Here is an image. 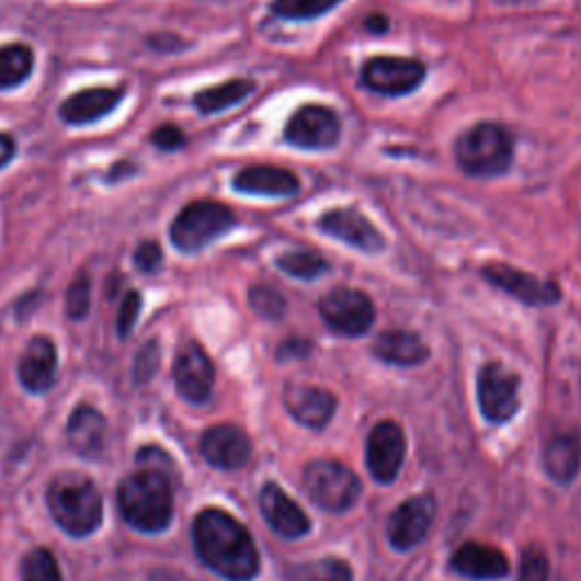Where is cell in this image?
Listing matches in <instances>:
<instances>
[{"label":"cell","mask_w":581,"mask_h":581,"mask_svg":"<svg viewBox=\"0 0 581 581\" xmlns=\"http://www.w3.org/2000/svg\"><path fill=\"white\" fill-rule=\"evenodd\" d=\"M21 581H61L57 559L44 547L27 552L21 563Z\"/></svg>","instance_id":"cell-31"},{"label":"cell","mask_w":581,"mask_h":581,"mask_svg":"<svg viewBox=\"0 0 581 581\" xmlns=\"http://www.w3.org/2000/svg\"><path fill=\"white\" fill-rule=\"evenodd\" d=\"M543 466L550 479L570 483L581 466V441L574 434H557L543 449Z\"/></svg>","instance_id":"cell-25"},{"label":"cell","mask_w":581,"mask_h":581,"mask_svg":"<svg viewBox=\"0 0 581 581\" xmlns=\"http://www.w3.org/2000/svg\"><path fill=\"white\" fill-rule=\"evenodd\" d=\"M519 581H550V561L540 547H527L523 552Z\"/></svg>","instance_id":"cell-34"},{"label":"cell","mask_w":581,"mask_h":581,"mask_svg":"<svg viewBox=\"0 0 581 581\" xmlns=\"http://www.w3.org/2000/svg\"><path fill=\"white\" fill-rule=\"evenodd\" d=\"M248 300H250V307L254 309V314H260L266 320H277L286 311L284 296L271 286H252L250 294H248Z\"/></svg>","instance_id":"cell-32"},{"label":"cell","mask_w":581,"mask_h":581,"mask_svg":"<svg viewBox=\"0 0 581 581\" xmlns=\"http://www.w3.org/2000/svg\"><path fill=\"white\" fill-rule=\"evenodd\" d=\"M235 189L241 193H250V196H294L300 189V180L284 169L277 167H248L237 173Z\"/></svg>","instance_id":"cell-22"},{"label":"cell","mask_w":581,"mask_h":581,"mask_svg":"<svg viewBox=\"0 0 581 581\" xmlns=\"http://www.w3.org/2000/svg\"><path fill=\"white\" fill-rule=\"evenodd\" d=\"M343 0H273L271 10L282 19H316L334 10Z\"/></svg>","instance_id":"cell-30"},{"label":"cell","mask_w":581,"mask_h":581,"mask_svg":"<svg viewBox=\"0 0 581 581\" xmlns=\"http://www.w3.org/2000/svg\"><path fill=\"white\" fill-rule=\"evenodd\" d=\"M405 462V434L398 423L381 421L366 443V464L379 483L396 481Z\"/></svg>","instance_id":"cell-15"},{"label":"cell","mask_w":581,"mask_h":581,"mask_svg":"<svg viewBox=\"0 0 581 581\" xmlns=\"http://www.w3.org/2000/svg\"><path fill=\"white\" fill-rule=\"evenodd\" d=\"M203 457L220 470H239L252 455V443L243 430L235 425H216L201 441Z\"/></svg>","instance_id":"cell-17"},{"label":"cell","mask_w":581,"mask_h":581,"mask_svg":"<svg viewBox=\"0 0 581 581\" xmlns=\"http://www.w3.org/2000/svg\"><path fill=\"white\" fill-rule=\"evenodd\" d=\"M57 377V350L50 339L35 337L19 362V379L30 394H46Z\"/></svg>","instance_id":"cell-19"},{"label":"cell","mask_w":581,"mask_h":581,"mask_svg":"<svg viewBox=\"0 0 581 581\" xmlns=\"http://www.w3.org/2000/svg\"><path fill=\"white\" fill-rule=\"evenodd\" d=\"M286 411L305 428H326L337 411V398L320 386L311 384H288L284 391Z\"/></svg>","instance_id":"cell-16"},{"label":"cell","mask_w":581,"mask_h":581,"mask_svg":"<svg viewBox=\"0 0 581 581\" xmlns=\"http://www.w3.org/2000/svg\"><path fill=\"white\" fill-rule=\"evenodd\" d=\"M305 491L314 504L330 513H343L357 504L362 495V481L348 466L318 459L305 468L303 475Z\"/></svg>","instance_id":"cell-6"},{"label":"cell","mask_w":581,"mask_h":581,"mask_svg":"<svg viewBox=\"0 0 581 581\" xmlns=\"http://www.w3.org/2000/svg\"><path fill=\"white\" fill-rule=\"evenodd\" d=\"M193 545L201 561L228 581H252L260 572L250 532L220 509H205L193 521Z\"/></svg>","instance_id":"cell-1"},{"label":"cell","mask_w":581,"mask_h":581,"mask_svg":"<svg viewBox=\"0 0 581 581\" xmlns=\"http://www.w3.org/2000/svg\"><path fill=\"white\" fill-rule=\"evenodd\" d=\"M53 521L71 536H89L103 523V498L95 483L78 472L59 475L48 489Z\"/></svg>","instance_id":"cell-3"},{"label":"cell","mask_w":581,"mask_h":581,"mask_svg":"<svg viewBox=\"0 0 581 581\" xmlns=\"http://www.w3.org/2000/svg\"><path fill=\"white\" fill-rule=\"evenodd\" d=\"M425 76V64L407 57H373L362 69L364 87L381 95L411 93L423 84Z\"/></svg>","instance_id":"cell-9"},{"label":"cell","mask_w":581,"mask_h":581,"mask_svg":"<svg viewBox=\"0 0 581 581\" xmlns=\"http://www.w3.org/2000/svg\"><path fill=\"white\" fill-rule=\"evenodd\" d=\"M237 216L230 207L214 201H196L186 205L171 225V241L182 252H198L225 232H230Z\"/></svg>","instance_id":"cell-5"},{"label":"cell","mask_w":581,"mask_h":581,"mask_svg":"<svg viewBox=\"0 0 581 581\" xmlns=\"http://www.w3.org/2000/svg\"><path fill=\"white\" fill-rule=\"evenodd\" d=\"M157 366H159V348H157L155 341H150L137 354V362H135V381L137 384L150 381V377L157 373Z\"/></svg>","instance_id":"cell-36"},{"label":"cell","mask_w":581,"mask_h":581,"mask_svg":"<svg viewBox=\"0 0 581 581\" xmlns=\"http://www.w3.org/2000/svg\"><path fill=\"white\" fill-rule=\"evenodd\" d=\"M139 311H141V296L137 294V290H130L121 303V309H118V320H116V328H118V334L121 337H127L133 332L135 322L139 318Z\"/></svg>","instance_id":"cell-35"},{"label":"cell","mask_w":581,"mask_h":581,"mask_svg":"<svg viewBox=\"0 0 581 581\" xmlns=\"http://www.w3.org/2000/svg\"><path fill=\"white\" fill-rule=\"evenodd\" d=\"M452 570L466 579L475 581H495L509 574L506 557L491 545L464 543L459 550L452 555Z\"/></svg>","instance_id":"cell-20"},{"label":"cell","mask_w":581,"mask_h":581,"mask_svg":"<svg viewBox=\"0 0 581 581\" xmlns=\"http://www.w3.org/2000/svg\"><path fill=\"white\" fill-rule=\"evenodd\" d=\"M252 91H254L252 80H228L223 84L198 91L193 103H196V107L203 114H216V112H223L232 105H239L246 95H250Z\"/></svg>","instance_id":"cell-26"},{"label":"cell","mask_w":581,"mask_h":581,"mask_svg":"<svg viewBox=\"0 0 581 581\" xmlns=\"http://www.w3.org/2000/svg\"><path fill=\"white\" fill-rule=\"evenodd\" d=\"M173 375L178 394L186 402L203 405L209 400L214 389V364L196 341H189L180 348Z\"/></svg>","instance_id":"cell-13"},{"label":"cell","mask_w":581,"mask_h":581,"mask_svg":"<svg viewBox=\"0 0 581 581\" xmlns=\"http://www.w3.org/2000/svg\"><path fill=\"white\" fill-rule=\"evenodd\" d=\"M375 357L394 366H418L430 357V348L415 332L386 330L373 343Z\"/></svg>","instance_id":"cell-23"},{"label":"cell","mask_w":581,"mask_h":581,"mask_svg":"<svg viewBox=\"0 0 581 581\" xmlns=\"http://www.w3.org/2000/svg\"><path fill=\"white\" fill-rule=\"evenodd\" d=\"M457 164L472 178H498L513 161V139L498 123H479L455 146Z\"/></svg>","instance_id":"cell-4"},{"label":"cell","mask_w":581,"mask_h":581,"mask_svg":"<svg viewBox=\"0 0 581 581\" xmlns=\"http://www.w3.org/2000/svg\"><path fill=\"white\" fill-rule=\"evenodd\" d=\"M318 230L326 232L350 248H357L364 252H381L386 246L384 235L375 228V225L354 207H341L322 214L318 218Z\"/></svg>","instance_id":"cell-14"},{"label":"cell","mask_w":581,"mask_h":581,"mask_svg":"<svg viewBox=\"0 0 581 581\" xmlns=\"http://www.w3.org/2000/svg\"><path fill=\"white\" fill-rule=\"evenodd\" d=\"M280 271H284L290 277H298V280H316L318 275H322L328 271L326 260H322L320 254L309 252V250H298V252H288L282 254L277 260Z\"/></svg>","instance_id":"cell-29"},{"label":"cell","mask_w":581,"mask_h":581,"mask_svg":"<svg viewBox=\"0 0 581 581\" xmlns=\"http://www.w3.org/2000/svg\"><path fill=\"white\" fill-rule=\"evenodd\" d=\"M116 500L125 523L137 532H164L173 519L171 481L159 470H139L125 477Z\"/></svg>","instance_id":"cell-2"},{"label":"cell","mask_w":581,"mask_h":581,"mask_svg":"<svg viewBox=\"0 0 581 581\" xmlns=\"http://www.w3.org/2000/svg\"><path fill=\"white\" fill-rule=\"evenodd\" d=\"M14 150H16L14 139L10 135H0V169L10 164V159L14 157Z\"/></svg>","instance_id":"cell-40"},{"label":"cell","mask_w":581,"mask_h":581,"mask_svg":"<svg viewBox=\"0 0 581 581\" xmlns=\"http://www.w3.org/2000/svg\"><path fill=\"white\" fill-rule=\"evenodd\" d=\"M133 173H135V164H130V161H118V164L110 171V182H118L125 175H133Z\"/></svg>","instance_id":"cell-41"},{"label":"cell","mask_w":581,"mask_h":581,"mask_svg":"<svg viewBox=\"0 0 581 581\" xmlns=\"http://www.w3.org/2000/svg\"><path fill=\"white\" fill-rule=\"evenodd\" d=\"M318 309L328 328L343 337H362L375 322V305L360 288H332Z\"/></svg>","instance_id":"cell-7"},{"label":"cell","mask_w":581,"mask_h":581,"mask_svg":"<svg viewBox=\"0 0 581 581\" xmlns=\"http://www.w3.org/2000/svg\"><path fill=\"white\" fill-rule=\"evenodd\" d=\"M260 506L269 527L284 538H300L309 534L307 513L290 500L277 483H266L260 493Z\"/></svg>","instance_id":"cell-18"},{"label":"cell","mask_w":581,"mask_h":581,"mask_svg":"<svg viewBox=\"0 0 581 581\" xmlns=\"http://www.w3.org/2000/svg\"><path fill=\"white\" fill-rule=\"evenodd\" d=\"M91 307V282L87 273H78L67 290V316L71 320H82Z\"/></svg>","instance_id":"cell-33"},{"label":"cell","mask_w":581,"mask_h":581,"mask_svg":"<svg viewBox=\"0 0 581 581\" xmlns=\"http://www.w3.org/2000/svg\"><path fill=\"white\" fill-rule=\"evenodd\" d=\"M366 25H368L371 32H377V35H379V32H384L386 27H389V21H386L384 16H373V19L366 21Z\"/></svg>","instance_id":"cell-42"},{"label":"cell","mask_w":581,"mask_h":581,"mask_svg":"<svg viewBox=\"0 0 581 581\" xmlns=\"http://www.w3.org/2000/svg\"><path fill=\"white\" fill-rule=\"evenodd\" d=\"M521 377L502 364H487L479 371L477 398L483 418L491 423H506L521 407Z\"/></svg>","instance_id":"cell-8"},{"label":"cell","mask_w":581,"mask_h":581,"mask_svg":"<svg viewBox=\"0 0 581 581\" xmlns=\"http://www.w3.org/2000/svg\"><path fill=\"white\" fill-rule=\"evenodd\" d=\"M309 343L307 341H286L282 348H280V360H288V357H305V354L309 352Z\"/></svg>","instance_id":"cell-39"},{"label":"cell","mask_w":581,"mask_h":581,"mask_svg":"<svg viewBox=\"0 0 581 581\" xmlns=\"http://www.w3.org/2000/svg\"><path fill=\"white\" fill-rule=\"evenodd\" d=\"M107 423L99 409L78 407L69 418V443L80 457L93 459L99 457L105 447Z\"/></svg>","instance_id":"cell-24"},{"label":"cell","mask_w":581,"mask_h":581,"mask_svg":"<svg viewBox=\"0 0 581 581\" xmlns=\"http://www.w3.org/2000/svg\"><path fill=\"white\" fill-rule=\"evenodd\" d=\"M161 260H164V254H161V248L152 241L141 243L135 252V264L141 273H155L161 266Z\"/></svg>","instance_id":"cell-37"},{"label":"cell","mask_w":581,"mask_h":581,"mask_svg":"<svg viewBox=\"0 0 581 581\" xmlns=\"http://www.w3.org/2000/svg\"><path fill=\"white\" fill-rule=\"evenodd\" d=\"M436 515V500L432 495H415L402 502L389 519V540L400 552L413 550L428 536Z\"/></svg>","instance_id":"cell-12"},{"label":"cell","mask_w":581,"mask_h":581,"mask_svg":"<svg viewBox=\"0 0 581 581\" xmlns=\"http://www.w3.org/2000/svg\"><path fill=\"white\" fill-rule=\"evenodd\" d=\"M481 275L487 277L493 286L502 288L504 294L513 296L515 300H521L532 307L540 305H555L561 298V288L557 282L540 280L529 273H523L519 269H513L509 264H489L483 266Z\"/></svg>","instance_id":"cell-11"},{"label":"cell","mask_w":581,"mask_h":581,"mask_svg":"<svg viewBox=\"0 0 581 581\" xmlns=\"http://www.w3.org/2000/svg\"><path fill=\"white\" fill-rule=\"evenodd\" d=\"M286 581H352V570L341 559H318L290 566Z\"/></svg>","instance_id":"cell-28"},{"label":"cell","mask_w":581,"mask_h":581,"mask_svg":"<svg viewBox=\"0 0 581 581\" xmlns=\"http://www.w3.org/2000/svg\"><path fill=\"white\" fill-rule=\"evenodd\" d=\"M123 95V89H110V87H95V89H84L73 95H69L67 101L59 107V116L64 123L71 125H87L103 118L110 114Z\"/></svg>","instance_id":"cell-21"},{"label":"cell","mask_w":581,"mask_h":581,"mask_svg":"<svg viewBox=\"0 0 581 581\" xmlns=\"http://www.w3.org/2000/svg\"><path fill=\"white\" fill-rule=\"evenodd\" d=\"M35 55L25 44H10L0 48V89L19 87L32 73Z\"/></svg>","instance_id":"cell-27"},{"label":"cell","mask_w":581,"mask_h":581,"mask_svg":"<svg viewBox=\"0 0 581 581\" xmlns=\"http://www.w3.org/2000/svg\"><path fill=\"white\" fill-rule=\"evenodd\" d=\"M152 144L159 150L173 152V150H180L184 146V135L178 130L175 125H161L152 133Z\"/></svg>","instance_id":"cell-38"},{"label":"cell","mask_w":581,"mask_h":581,"mask_svg":"<svg viewBox=\"0 0 581 581\" xmlns=\"http://www.w3.org/2000/svg\"><path fill=\"white\" fill-rule=\"evenodd\" d=\"M341 121L326 105H305L286 123L284 139L305 150H328L339 144Z\"/></svg>","instance_id":"cell-10"}]
</instances>
